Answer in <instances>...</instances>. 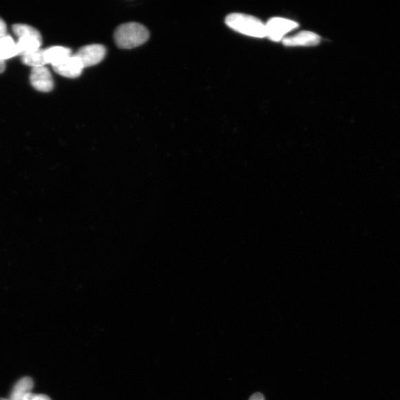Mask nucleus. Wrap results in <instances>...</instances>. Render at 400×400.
Listing matches in <instances>:
<instances>
[{
	"instance_id": "20e7f679",
	"label": "nucleus",
	"mask_w": 400,
	"mask_h": 400,
	"mask_svg": "<svg viewBox=\"0 0 400 400\" xmlns=\"http://www.w3.org/2000/svg\"><path fill=\"white\" fill-rule=\"evenodd\" d=\"M298 27L299 24L291 19L281 17L271 18L266 24V36L272 41L280 42L286 34Z\"/></svg>"
},
{
	"instance_id": "9b49d317",
	"label": "nucleus",
	"mask_w": 400,
	"mask_h": 400,
	"mask_svg": "<svg viewBox=\"0 0 400 400\" xmlns=\"http://www.w3.org/2000/svg\"><path fill=\"white\" fill-rule=\"evenodd\" d=\"M34 388V381L31 377H25L19 380L15 384L10 400H23L24 397L31 393Z\"/></svg>"
},
{
	"instance_id": "1a4fd4ad",
	"label": "nucleus",
	"mask_w": 400,
	"mask_h": 400,
	"mask_svg": "<svg viewBox=\"0 0 400 400\" xmlns=\"http://www.w3.org/2000/svg\"><path fill=\"white\" fill-rule=\"evenodd\" d=\"M72 55L70 48L63 46H53L44 50L46 64H52L53 67L61 64Z\"/></svg>"
},
{
	"instance_id": "39448f33",
	"label": "nucleus",
	"mask_w": 400,
	"mask_h": 400,
	"mask_svg": "<svg viewBox=\"0 0 400 400\" xmlns=\"http://www.w3.org/2000/svg\"><path fill=\"white\" fill-rule=\"evenodd\" d=\"M106 54L105 48L99 44L84 46L75 55L79 58L84 68L100 63Z\"/></svg>"
},
{
	"instance_id": "f257e3e1",
	"label": "nucleus",
	"mask_w": 400,
	"mask_h": 400,
	"mask_svg": "<svg viewBox=\"0 0 400 400\" xmlns=\"http://www.w3.org/2000/svg\"><path fill=\"white\" fill-rule=\"evenodd\" d=\"M149 38L148 29L136 23L123 24L116 29L114 33L116 44L125 50L140 46L147 41Z\"/></svg>"
},
{
	"instance_id": "0eeeda50",
	"label": "nucleus",
	"mask_w": 400,
	"mask_h": 400,
	"mask_svg": "<svg viewBox=\"0 0 400 400\" xmlns=\"http://www.w3.org/2000/svg\"><path fill=\"white\" fill-rule=\"evenodd\" d=\"M56 73L67 78H76L81 75L84 67L75 54L68 57L63 63L53 67Z\"/></svg>"
},
{
	"instance_id": "7ed1b4c3",
	"label": "nucleus",
	"mask_w": 400,
	"mask_h": 400,
	"mask_svg": "<svg viewBox=\"0 0 400 400\" xmlns=\"http://www.w3.org/2000/svg\"><path fill=\"white\" fill-rule=\"evenodd\" d=\"M13 32L18 37V55L23 56L41 50L42 36L36 28L25 24H16L13 25Z\"/></svg>"
},
{
	"instance_id": "2eb2a0df",
	"label": "nucleus",
	"mask_w": 400,
	"mask_h": 400,
	"mask_svg": "<svg viewBox=\"0 0 400 400\" xmlns=\"http://www.w3.org/2000/svg\"><path fill=\"white\" fill-rule=\"evenodd\" d=\"M249 400H266L264 396L261 393L253 394Z\"/></svg>"
},
{
	"instance_id": "dca6fc26",
	"label": "nucleus",
	"mask_w": 400,
	"mask_h": 400,
	"mask_svg": "<svg viewBox=\"0 0 400 400\" xmlns=\"http://www.w3.org/2000/svg\"><path fill=\"white\" fill-rule=\"evenodd\" d=\"M6 70V63L0 61V74L3 73Z\"/></svg>"
},
{
	"instance_id": "9d476101",
	"label": "nucleus",
	"mask_w": 400,
	"mask_h": 400,
	"mask_svg": "<svg viewBox=\"0 0 400 400\" xmlns=\"http://www.w3.org/2000/svg\"><path fill=\"white\" fill-rule=\"evenodd\" d=\"M18 55L17 43L9 35L0 38V61L5 62Z\"/></svg>"
},
{
	"instance_id": "f8f14e48",
	"label": "nucleus",
	"mask_w": 400,
	"mask_h": 400,
	"mask_svg": "<svg viewBox=\"0 0 400 400\" xmlns=\"http://www.w3.org/2000/svg\"><path fill=\"white\" fill-rule=\"evenodd\" d=\"M22 62L25 65L32 67L45 66L46 63L44 57V50L41 48L40 50L32 54L22 56Z\"/></svg>"
},
{
	"instance_id": "ddd939ff",
	"label": "nucleus",
	"mask_w": 400,
	"mask_h": 400,
	"mask_svg": "<svg viewBox=\"0 0 400 400\" xmlns=\"http://www.w3.org/2000/svg\"><path fill=\"white\" fill-rule=\"evenodd\" d=\"M23 400H52L51 398L45 394H37L33 393L27 394Z\"/></svg>"
},
{
	"instance_id": "6e6552de",
	"label": "nucleus",
	"mask_w": 400,
	"mask_h": 400,
	"mask_svg": "<svg viewBox=\"0 0 400 400\" xmlns=\"http://www.w3.org/2000/svg\"><path fill=\"white\" fill-rule=\"evenodd\" d=\"M320 36L315 32L304 31L282 40L286 46H315L319 44Z\"/></svg>"
},
{
	"instance_id": "4468645a",
	"label": "nucleus",
	"mask_w": 400,
	"mask_h": 400,
	"mask_svg": "<svg viewBox=\"0 0 400 400\" xmlns=\"http://www.w3.org/2000/svg\"><path fill=\"white\" fill-rule=\"evenodd\" d=\"M7 36V26L3 19L0 17V38Z\"/></svg>"
},
{
	"instance_id": "f03ea898",
	"label": "nucleus",
	"mask_w": 400,
	"mask_h": 400,
	"mask_svg": "<svg viewBox=\"0 0 400 400\" xmlns=\"http://www.w3.org/2000/svg\"><path fill=\"white\" fill-rule=\"evenodd\" d=\"M227 25L240 34L249 36H266V24L255 17L240 13H233L226 18Z\"/></svg>"
},
{
	"instance_id": "423d86ee",
	"label": "nucleus",
	"mask_w": 400,
	"mask_h": 400,
	"mask_svg": "<svg viewBox=\"0 0 400 400\" xmlns=\"http://www.w3.org/2000/svg\"><path fill=\"white\" fill-rule=\"evenodd\" d=\"M30 82L34 89L41 92H50L54 89V81L45 66L32 67Z\"/></svg>"
}]
</instances>
